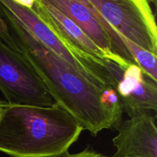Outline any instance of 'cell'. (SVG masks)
Here are the masks:
<instances>
[{
    "label": "cell",
    "mask_w": 157,
    "mask_h": 157,
    "mask_svg": "<svg viewBox=\"0 0 157 157\" xmlns=\"http://www.w3.org/2000/svg\"><path fill=\"white\" fill-rule=\"evenodd\" d=\"M0 12L9 26L17 50L33 66L57 104L93 136L104 130L117 129L120 124L101 102L102 88L37 41L2 6Z\"/></svg>",
    "instance_id": "6da1fadb"
},
{
    "label": "cell",
    "mask_w": 157,
    "mask_h": 157,
    "mask_svg": "<svg viewBox=\"0 0 157 157\" xmlns=\"http://www.w3.org/2000/svg\"><path fill=\"white\" fill-rule=\"evenodd\" d=\"M84 130L58 104L52 107L9 104L0 110V152L12 157H59Z\"/></svg>",
    "instance_id": "7a4b0ae2"
},
{
    "label": "cell",
    "mask_w": 157,
    "mask_h": 157,
    "mask_svg": "<svg viewBox=\"0 0 157 157\" xmlns=\"http://www.w3.org/2000/svg\"><path fill=\"white\" fill-rule=\"evenodd\" d=\"M113 39L119 55L130 64L133 58L117 33L157 55L156 15L152 0H84Z\"/></svg>",
    "instance_id": "3957f363"
},
{
    "label": "cell",
    "mask_w": 157,
    "mask_h": 157,
    "mask_svg": "<svg viewBox=\"0 0 157 157\" xmlns=\"http://www.w3.org/2000/svg\"><path fill=\"white\" fill-rule=\"evenodd\" d=\"M0 92L9 104L52 107L56 104L25 57L1 39Z\"/></svg>",
    "instance_id": "277c9868"
},
{
    "label": "cell",
    "mask_w": 157,
    "mask_h": 157,
    "mask_svg": "<svg viewBox=\"0 0 157 157\" xmlns=\"http://www.w3.org/2000/svg\"><path fill=\"white\" fill-rule=\"evenodd\" d=\"M32 9L56 34L64 45L99 78L104 87H107L105 79L97 68L95 63L104 66V61L110 60V56L88 38L76 24L52 5L43 0H36Z\"/></svg>",
    "instance_id": "5b68a950"
},
{
    "label": "cell",
    "mask_w": 157,
    "mask_h": 157,
    "mask_svg": "<svg viewBox=\"0 0 157 157\" xmlns=\"http://www.w3.org/2000/svg\"><path fill=\"white\" fill-rule=\"evenodd\" d=\"M104 65L115 82L123 110L129 117L157 114V82L147 76L135 64L127 68L107 60Z\"/></svg>",
    "instance_id": "8992f818"
},
{
    "label": "cell",
    "mask_w": 157,
    "mask_h": 157,
    "mask_svg": "<svg viewBox=\"0 0 157 157\" xmlns=\"http://www.w3.org/2000/svg\"><path fill=\"white\" fill-rule=\"evenodd\" d=\"M0 6L11 14L37 41L61 57L98 87H104L99 78L64 45L56 34L38 17L33 9L18 5L12 0H0Z\"/></svg>",
    "instance_id": "52a82bcc"
},
{
    "label": "cell",
    "mask_w": 157,
    "mask_h": 157,
    "mask_svg": "<svg viewBox=\"0 0 157 157\" xmlns=\"http://www.w3.org/2000/svg\"><path fill=\"white\" fill-rule=\"evenodd\" d=\"M156 117L138 115L122 121L113 139L112 157H157Z\"/></svg>",
    "instance_id": "ba28073f"
},
{
    "label": "cell",
    "mask_w": 157,
    "mask_h": 157,
    "mask_svg": "<svg viewBox=\"0 0 157 157\" xmlns=\"http://www.w3.org/2000/svg\"><path fill=\"white\" fill-rule=\"evenodd\" d=\"M52 5L76 24L110 60L121 67L131 64L123 59L107 29L84 0H43Z\"/></svg>",
    "instance_id": "9c48e42d"
},
{
    "label": "cell",
    "mask_w": 157,
    "mask_h": 157,
    "mask_svg": "<svg viewBox=\"0 0 157 157\" xmlns=\"http://www.w3.org/2000/svg\"><path fill=\"white\" fill-rule=\"evenodd\" d=\"M117 35L130 55L133 58L135 63L140 67L141 70L147 76L157 82L156 55H154L143 48L140 47L139 45L133 43L124 35L119 33H117Z\"/></svg>",
    "instance_id": "30bf717a"
},
{
    "label": "cell",
    "mask_w": 157,
    "mask_h": 157,
    "mask_svg": "<svg viewBox=\"0 0 157 157\" xmlns=\"http://www.w3.org/2000/svg\"><path fill=\"white\" fill-rule=\"evenodd\" d=\"M101 102L106 108L110 110L119 124L122 122V115L124 113L122 104L115 87L111 86L102 88L101 94Z\"/></svg>",
    "instance_id": "8fae6325"
},
{
    "label": "cell",
    "mask_w": 157,
    "mask_h": 157,
    "mask_svg": "<svg viewBox=\"0 0 157 157\" xmlns=\"http://www.w3.org/2000/svg\"><path fill=\"white\" fill-rule=\"evenodd\" d=\"M0 39L12 48L17 50L14 40L9 32V26L0 12Z\"/></svg>",
    "instance_id": "7c38bea8"
},
{
    "label": "cell",
    "mask_w": 157,
    "mask_h": 157,
    "mask_svg": "<svg viewBox=\"0 0 157 157\" xmlns=\"http://www.w3.org/2000/svg\"><path fill=\"white\" fill-rule=\"evenodd\" d=\"M59 157H106L102 153L96 151L94 149L90 148V147H87V148L84 149L81 152L79 153H74V154H70L69 153L63 155V156Z\"/></svg>",
    "instance_id": "4fadbf2b"
},
{
    "label": "cell",
    "mask_w": 157,
    "mask_h": 157,
    "mask_svg": "<svg viewBox=\"0 0 157 157\" xmlns=\"http://www.w3.org/2000/svg\"><path fill=\"white\" fill-rule=\"evenodd\" d=\"M12 1L18 3V5H21V6H25V7L32 9V7H33L34 4H35L36 0H12Z\"/></svg>",
    "instance_id": "5bb4252c"
},
{
    "label": "cell",
    "mask_w": 157,
    "mask_h": 157,
    "mask_svg": "<svg viewBox=\"0 0 157 157\" xmlns=\"http://www.w3.org/2000/svg\"><path fill=\"white\" fill-rule=\"evenodd\" d=\"M152 2L154 4L155 6V8H156V6H157V0H152Z\"/></svg>",
    "instance_id": "9a60e30c"
},
{
    "label": "cell",
    "mask_w": 157,
    "mask_h": 157,
    "mask_svg": "<svg viewBox=\"0 0 157 157\" xmlns=\"http://www.w3.org/2000/svg\"><path fill=\"white\" fill-rule=\"evenodd\" d=\"M2 102L3 101H0V110H1V107H2Z\"/></svg>",
    "instance_id": "2e32d148"
}]
</instances>
